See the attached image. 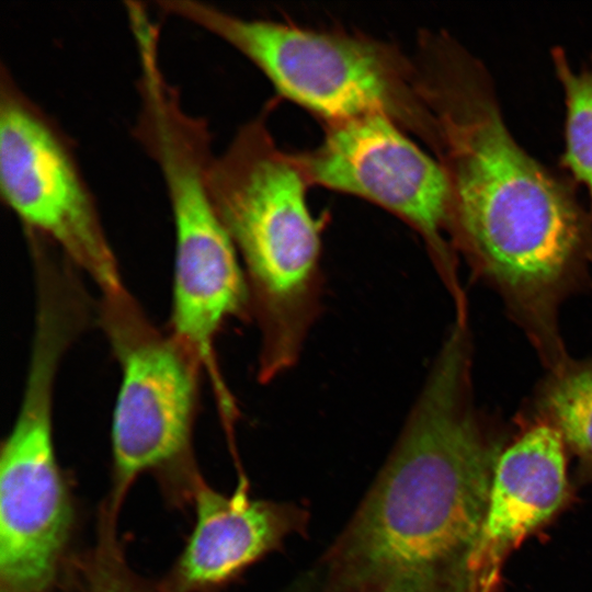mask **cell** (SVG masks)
<instances>
[{"label":"cell","instance_id":"cell-3","mask_svg":"<svg viewBox=\"0 0 592 592\" xmlns=\"http://www.w3.org/2000/svg\"><path fill=\"white\" fill-rule=\"evenodd\" d=\"M265 118L264 112L241 125L207 177L243 265L261 335L262 383L296 364L322 291V220L308 207L309 185L294 153L278 148Z\"/></svg>","mask_w":592,"mask_h":592},{"label":"cell","instance_id":"cell-10","mask_svg":"<svg viewBox=\"0 0 592 592\" xmlns=\"http://www.w3.org/2000/svg\"><path fill=\"white\" fill-rule=\"evenodd\" d=\"M174 228L172 335L215 373L214 341L224 322L250 307L243 266L213 202L183 200Z\"/></svg>","mask_w":592,"mask_h":592},{"label":"cell","instance_id":"cell-4","mask_svg":"<svg viewBox=\"0 0 592 592\" xmlns=\"http://www.w3.org/2000/svg\"><path fill=\"white\" fill-rule=\"evenodd\" d=\"M157 5L232 46L280 95L326 125L382 114L429 144L432 121L413 57L394 44L342 31L246 19L196 0H162Z\"/></svg>","mask_w":592,"mask_h":592},{"label":"cell","instance_id":"cell-5","mask_svg":"<svg viewBox=\"0 0 592 592\" xmlns=\"http://www.w3.org/2000/svg\"><path fill=\"white\" fill-rule=\"evenodd\" d=\"M0 194L31 234L88 273L103 296L125 293L95 197L61 126L0 69Z\"/></svg>","mask_w":592,"mask_h":592},{"label":"cell","instance_id":"cell-9","mask_svg":"<svg viewBox=\"0 0 592 592\" xmlns=\"http://www.w3.org/2000/svg\"><path fill=\"white\" fill-rule=\"evenodd\" d=\"M494 465L488 505L467 562V592H498L508 556L570 498L567 451L546 422L519 411Z\"/></svg>","mask_w":592,"mask_h":592},{"label":"cell","instance_id":"cell-1","mask_svg":"<svg viewBox=\"0 0 592 592\" xmlns=\"http://www.w3.org/2000/svg\"><path fill=\"white\" fill-rule=\"evenodd\" d=\"M413 60L448 183V240L542 364H555L567 355L560 308L592 283V214L566 173L515 140L489 71L456 38L422 32Z\"/></svg>","mask_w":592,"mask_h":592},{"label":"cell","instance_id":"cell-12","mask_svg":"<svg viewBox=\"0 0 592 592\" xmlns=\"http://www.w3.org/2000/svg\"><path fill=\"white\" fill-rule=\"evenodd\" d=\"M519 411L554 428L580 480L592 481V357L569 356L547 371Z\"/></svg>","mask_w":592,"mask_h":592},{"label":"cell","instance_id":"cell-11","mask_svg":"<svg viewBox=\"0 0 592 592\" xmlns=\"http://www.w3.org/2000/svg\"><path fill=\"white\" fill-rule=\"evenodd\" d=\"M195 525L166 592H202L227 583L307 526L297 504L254 500L247 480L230 496L194 481Z\"/></svg>","mask_w":592,"mask_h":592},{"label":"cell","instance_id":"cell-6","mask_svg":"<svg viewBox=\"0 0 592 592\" xmlns=\"http://www.w3.org/2000/svg\"><path fill=\"white\" fill-rule=\"evenodd\" d=\"M325 128L315 149L294 153L308 185L358 196L408 224L423 239L454 301L456 318H468L458 255L447 236L448 183L439 160L382 114Z\"/></svg>","mask_w":592,"mask_h":592},{"label":"cell","instance_id":"cell-14","mask_svg":"<svg viewBox=\"0 0 592 592\" xmlns=\"http://www.w3.org/2000/svg\"><path fill=\"white\" fill-rule=\"evenodd\" d=\"M91 592H140L113 563L103 562L94 569Z\"/></svg>","mask_w":592,"mask_h":592},{"label":"cell","instance_id":"cell-8","mask_svg":"<svg viewBox=\"0 0 592 592\" xmlns=\"http://www.w3.org/2000/svg\"><path fill=\"white\" fill-rule=\"evenodd\" d=\"M102 318L122 373L112 419L118 503L136 477L186 454L201 365L172 334L157 331L127 292L103 297Z\"/></svg>","mask_w":592,"mask_h":592},{"label":"cell","instance_id":"cell-2","mask_svg":"<svg viewBox=\"0 0 592 592\" xmlns=\"http://www.w3.org/2000/svg\"><path fill=\"white\" fill-rule=\"evenodd\" d=\"M470 330L449 329L401 434L325 557V592H467L503 447L475 402Z\"/></svg>","mask_w":592,"mask_h":592},{"label":"cell","instance_id":"cell-7","mask_svg":"<svg viewBox=\"0 0 592 592\" xmlns=\"http://www.w3.org/2000/svg\"><path fill=\"white\" fill-rule=\"evenodd\" d=\"M58 365L29 364L24 392L0 459V592H47L70 537L72 508L53 426Z\"/></svg>","mask_w":592,"mask_h":592},{"label":"cell","instance_id":"cell-13","mask_svg":"<svg viewBox=\"0 0 592 592\" xmlns=\"http://www.w3.org/2000/svg\"><path fill=\"white\" fill-rule=\"evenodd\" d=\"M550 55L566 106L560 169L585 189L592 214V53L580 70L572 68L562 47H554Z\"/></svg>","mask_w":592,"mask_h":592}]
</instances>
